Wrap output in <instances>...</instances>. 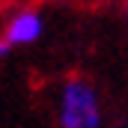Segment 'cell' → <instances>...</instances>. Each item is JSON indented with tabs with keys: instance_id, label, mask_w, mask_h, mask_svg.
<instances>
[{
	"instance_id": "6da1fadb",
	"label": "cell",
	"mask_w": 128,
	"mask_h": 128,
	"mask_svg": "<svg viewBox=\"0 0 128 128\" xmlns=\"http://www.w3.org/2000/svg\"><path fill=\"white\" fill-rule=\"evenodd\" d=\"M57 125L60 128H104V107L96 84L90 78H66L57 96Z\"/></svg>"
},
{
	"instance_id": "7a4b0ae2",
	"label": "cell",
	"mask_w": 128,
	"mask_h": 128,
	"mask_svg": "<svg viewBox=\"0 0 128 128\" xmlns=\"http://www.w3.org/2000/svg\"><path fill=\"white\" fill-rule=\"evenodd\" d=\"M42 33H45L42 15H39L36 9H18V12L6 21V27H3L0 36H3L12 48H27V45H33V42L42 39Z\"/></svg>"
},
{
	"instance_id": "3957f363",
	"label": "cell",
	"mask_w": 128,
	"mask_h": 128,
	"mask_svg": "<svg viewBox=\"0 0 128 128\" xmlns=\"http://www.w3.org/2000/svg\"><path fill=\"white\" fill-rule=\"evenodd\" d=\"M12 51H15V48H12V45H9V42H6V39L0 36V60H6V57H9Z\"/></svg>"
}]
</instances>
